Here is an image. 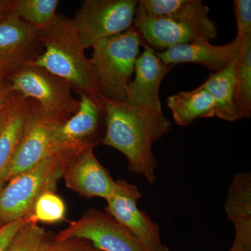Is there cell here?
<instances>
[{"label": "cell", "instance_id": "cell-1", "mask_svg": "<svg viewBox=\"0 0 251 251\" xmlns=\"http://www.w3.org/2000/svg\"><path fill=\"white\" fill-rule=\"evenodd\" d=\"M101 97L106 124L100 144L123 153L128 160V171L153 184L156 179L157 162L152 145L171 130V122L159 110L131 106Z\"/></svg>", "mask_w": 251, "mask_h": 251}, {"label": "cell", "instance_id": "cell-2", "mask_svg": "<svg viewBox=\"0 0 251 251\" xmlns=\"http://www.w3.org/2000/svg\"><path fill=\"white\" fill-rule=\"evenodd\" d=\"M39 30L44 50L32 64L67 81L79 97L100 99L90 59L86 57L72 19L57 14Z\"/></svg>", "mask_w": 251, "mask_h": 251}, {"label": "cell", "instance_id": "cell-3", "mask_svg": "<svg viewBox=\"0 0 251 251\" xmlns=\"http://www.w3.org/2000/svg\"><path fill=\"white\" fill-rule=\"evenodd\" d=\"M144 45L145 42L133 25L121 34L94 44L90 62L100 96L125 102L140 46Z\"/></svg>", "mask_w": 251, "mask_h": 251}, {"label": "cell", "instance_id": "cell-4", "mask_svg": "<svg viewBox=\"0 0 251 251\" xmlns=\"http://www.w3.org/2000/svg\"><path fill=\"white\" fill-rule=\"evenodd\" d=\"M80 153L60 151L10 179L0 191V223L29 219L36 201L54 191L68 163Z\"/></svg>", "mask_w": 251, "mask_h": 251}, {"label": "cell", "instance_id": "cell-5", "mask_svg": "<svg viewBox=\"0 0 251 251\" xmlns=\"http://www.w3.org/2000/svg\"><path fill=\"white\" fill-rule=\"evenodd\" d=\"M11 90L32 99L50 118L64 124L76 113L80 100L74 98L70 85L35 64L22 68L7 78Z\"/></svg>", "mask_w": 251, "mask_h": 251}, {"label": "cell", "instance_id": "cell-6", "mask_svg": "<svg viewBox=\"0 0 251 251\" xmlns=\"http://www.w3.org/2000/svg\"><path fill=\"white\" fill-rule=\"evenodd\" d=\"M136 0H85L72 19L84 49L132 27Z\"/></svg>", "mask_w": 251, "mask_h": 251}, {"label": "cell", "instance_id": "cell-7", "mask_svg": "<svg viewBox=\"0 0 251 251\" xmlns=\"http://www.w3.org/2000/svg\"><path fill=\"white\" fill-rule=\"evenodd\" d=\"M84 239L102 251H151L126 227L97 209L86 211L80 219L69 222L54 241Z\"/></svg>", "mask_w": 251, "mask_h": 251}, {"label": "cell", "instance_id": "cell-8", "mask_svg": "<svg viewBox=\"0 0 251 251\" xmlns=\"http://www.w3.org/2000/svg\"><path fill=\"white\" fill-rule=\"evenodd\" d=\"M61 125L47 116L39 105L30 99L22 138L10 167L6 183L16 175L59 152L55 133Z\"/></svg>", "mask_w": 251, "mask_h": 251}, {"label": "cell", "instance_id": "cell-9", "mask_svg": "<svg viewBox=\"0 0 251 251\" xmlns=\"http://www.w3.org/2000/svg\"><path fill=\"white\" fill-rule=\"evenodd\" d=\"M78 110L56 130L57 150L79 153L101 143L105 131L106 111L103 99L80 97Z\"/></svg>", "mask_w": 251, "mask_h": 251}, {"label": "cell", "instance_id": "cell-10", "mask_svg": "<svg viewBox=\"0 0 251 251\" xmlns=\"http://www.w3.org/2000/svg\"><path fill=\"white\" fill-rule=\"evenodd\" d=\"M141 197L137 186L118 179L111 197L106 201L105 213L126 227L150 251H169L162 242L159 226L138 209L137 202Z\"/></svg>", "mask_w": 251, "mask_h": 251}, {"label": "cell", "instance_id": "cell-11", "mask_svg": "<svg viewBox=\"0 0 251 251\" xmlns=\"http://www.w3.org/2000/svg\"><path fill=\"white\" fill-rule=\"evenodd\" d=\"M40 30L10 14L0 21V76L7 78L44 52Z\"/></svg>", "mask_w": 251, "mask_h": 251}, {"label": "cell", "instance_id": "cell-12", "mask_svg": "<svg viewBox=\"0 0 251 251\" xmlns=\"http://www.w3.org/2000/svg\"><path fill=\"white\" fill-rule=\"evenodd\" d=\"M135 64V78L126 87L125 103L131 106L161 110L162 81L175 66L166 65L152 49L144 45Z\"/></svg>", "mask_w": 251, "mask_h": 251}, {"label": "cell", "instance_id": "cell-13", "mask_svg": "<svg viewBox=\"0 0 251 251\" xmlns=\"http://www.w3.org/2000/svg\"><path fill=\"white\" fill-rule=\"evenodd\" d=\"M62 177L68 188L87 198L108 200L115 189V181L94 155L93 148L78 153L68 163Z\"/></svg>", "mask_w": 251, "mask_h": 251}, {"label": "cell", "instance_id": "cell-14", "mask_svg": "<svg viewBox=\"0 0 251 251\" xmlns=\"http://www.w3.org/2000/svg\"><path fill=\"white\" fill-rule=\"evenodd\" d=\"M241 45V39L237 36L233 41L225 45H213L209 41H201L179 44L156 54L166 65L195 63L218 72L228 67L237 58Z\"/></svg>", "mask_w": 251, "mask_h": 251}, {"label": "cell", "instance_id": "cell-15", "mask_svg": "<svg viewBox=\"0 0 251 251\" xmlns=\"http://www.w3.org/2000/svg\"><path fill=\"white\" fill-rule=\"evenodd\" d=\"M133 26L145 45L161 52L179 44L207 41L201 33L182 21L168 17H151L138 6Z\"/></svg>", "mask_w": 251, "mask_h": 251}, {"label": "cell", "instance_id": "cell-16", "mask_svg": "<svg viewBox=\"0 0 251 251\" xmlns=\"http://www.w3.org/2000/svg\"><path fill=\"white\" fill-rule=\"evenodd\" d=\"M138 7L151 17H168L182 21L209 41L217 37L209 9L201 0H140Z\"/></svg>", "mask_w": 251, "mask_h": 251}, {"label": "cell", "instance_id": "cell-17", "mask_svg": "<svg viewBox=\"0 0 251 251\" xmlns=\"http://www.w3.org/2000/svg\"><path fill=\"white\" fill-rule=\"evenodd\" d=\"M227 217L235 229L234 244L251 249V175L237 173L227 191L225 203Z\"/></svg>", "mask_w": 251, "mask_h": 251}, {"label": "cell", "instance_id": "cell-18", "mask_svg": "<svg viewBox=\"0 0 251 251\" xmlns=\"http://www.w3.org/2000/svg\"><path fill=\"white\" fill-rule=\"evenodd\" d=\"M168 106L178 125L186 127L198 118L216 117L213 99L202 85L168 98Z\"/></svg>", "mask_w": 251, "mask_h": 251}, {"label": "cell", "instance_id": "cell-19", "mask_svg": "<svg viewBox=\"0 0 251 251\" xmlns=\"http://www.w3.org/2000/svg\"><path fill=\"white\" fill-rule=\"evenodd\" d=\"M29 103L30 99L20 94L9 120L0 132V191L6 184L10 167L22 138Z\"/></svg>", "mask_w": 251, "mask_h": 251}, {"label": "cell", "instance_id": "cell-20", "mask_svg": "<svg viewBox=\"0 0 251 251\" xmlns=\"http://www.w3.org/2000/svg\"><path fill=\"white\" fill-rule=\"evenodd\" d=\"M237 59L222 71L211 74L202 85L214 100L216 117L226 121L241 120L234 103V67Z\"/></svg>", "mask_w": 251, "mask_h": 251}, {"label": "cell", "instance_id": "cell-21", "mask_svg": "<svg viewBox=\"0 0 251 251\" xmlns=\"http://www.w3.org/2000/svg\"><path fill=\"white\" fill-rule=\"evenodd\" d=\"M234 67V103L241 119L251 116V37L241 39Z\"/></svg>", "mask_w": 251, "mask_h": 251}, {"label": "cell", "instance_id": "cell-22", "mask_svg": "<svg viewBox=\"0 0 251 251\" xmlns=\"http://www.w3.org/2000/svg\"><path fill=\"white\" fill-rule=\"evenodd\" d=\"M59 2V0H15L11 14L40 29L53 21Z\"/></svg>", "mask_w": 251, "mask_h": 251}, {"label": "cell", "instance_id": "cell-23", "mask_svg": "<svg viewBox=\"0 0 251 251\" xmlns=\"http://www.w3.org/2000/svg\"><path fill=\"white\" fill-rule=\"evenodd\" d=\"M66 205L60 196L54 191H47L41 195L34 204L29 221L44 224H57L65 219Z\"/></svg>", "mask_w": 251, "mask_h": 251}, {"label": "cell", "instance_id": "cell-24", "mask_svg": "<svg viewBox=\"0 0 251 251\" xmlns=\"http://www.w3.org/2000/svg\"><path fill=\"white\" fill-rule=\"evenodd\" d=\"M49 240L45 229L28 220L5 251H41Z\"/></svg>", "mask_w": 251, "mask_h": 251}, {"label": "cell", "instance_id": "cell-25", "mask_svg": "<svg viewBox=\"0 0 251 251\" xmlns=\"http://www.w3.org/2000/svg\"><path fill=\"white\" fill-rule=\"evenodd\" d=\"M233 4L237 21V36L241 39L251 37V0H234Z\"/></svg>", "mask_w": 251, "mask_h": 251}, {"label": "cell", "instance_id": "cell-26", "mask_svg": "<svg viewBox=\"0 0 251 251\" xmlns=\"http://www.w3.org/2000/svg\"><path fill=\"white\" fill-rule=\"evenodd\" d=\"M41 251H102L84 239H70L57 242L53 239L46 243Z\"/></svg>", "mask_w": 251, "mask_h": 251}, {"label": "cell", "instance_id": "cell-27", "mask_svg": "<svg viewBox=\"0 0 251 251\" xmlns=\"http://www.w3.org/2000/svg\"><path fill=\"white\" fill-rule=\"evenodd\" d=\"M27 221L28 219L18 220L4 225L0 228V251L6 250L19 229Z\"/></svg>", "mask_w": 251, "mask_h": 251}, {"label": "cell", "instance_id": "cell-28", "mask_svg": "<svg viewBox=\"0 0 251 251\" xmlns=\"http://www.w3.org/2000/svg\"><path fill=\"white\" fill-rule=\"evenodd\" d=\"M20 94L17 92H15L13 97L8 101V103L5 105L4 108L1 109L0 111V132L4 128L6 122L9 120L10 115L13 112L16 103H17L18 99H19Z\"/></svg>", "mask_w": 251, "mask_h": 251}, {"label": "cell", "instance_id": "cell-29", "mask_svg": "<svg viewBox=\"0 0 251 251\" xmlns=\"http://www.w3.org/2000/svg\"><path fill=\"white\" fill-rule=\"evenodd\" d=\"M15 92L11 90L7 79L0 78V111L13 97Z\"/></svg>", "mask_w": 251, "mask_h": 251}, {"label": "cell", "instance_id": "cell-30", "mask_svg": "<svg viewBox=\"0 0 251 251\" xmlns=\"http://www.w3.org/2000/svg\"><path fill=\"white\" fill-rule=\"evenodd\" d=\"M15 0H0V21L11 14Z\"/></svg>", "mask_w": 251, "mask_h": 251}, {"label": "cell", "instance_id": "cell-31", "mask_svg": "<svg viewBox=\"0 0 251 251\" xmlns=\"http://www.w3.org/2000/svg\"><path fill=\"white\" fill-rule=\"evenodd\" d=\"M228 251H251V249H246V248L239 247V246L233 244Z\"/></svg>", "mask_w": 251, "mask_h": 251}, {"label": "cell", "instance_id": "cell-32", "mask_svg": "<svg viewBox=\"0 0 251 251\" xmlns=\"http://www.w3.org/2000/svg\"><path fill=\"white\" fill-rule=\"evenodd\" d=\"M3 226V225L1 224V223H0V228H1V227H2Z\"/></svg>", "mask_w": 251, "mask_h": 251}, {"label": "cell", "instance_id": "cell-33", "mask_svg": "<svg viewBox=\"0 0 251 251\" xmlns=\"http://www.w3.org/2000/svg\"><path fill=\"white\" fill-rule=\"evenodd\" d=\"M1 76H0V78H1Z\"/></svg>", "mask_w": 251, "mask_h": 251}]
</instances>
